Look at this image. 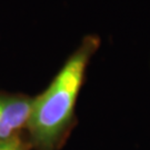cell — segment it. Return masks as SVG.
<instances>
[{
	"label": "cell",
	"instance_id": "1",
	"mask_svg": "<svg viewBox=\"0 0 150 150\" xmlns=\"http://www.w3.org/2000/svg\"><path fill=\"white\" fill-rule=\"evenodd\" d=\"M98 47L97 37L85 38L47 89L33 98L26 127L40 149H54L69 128L87 67Z\"/></svg>",
	"mask_w": 150,
	"mask_h": 150
},
{
	"label": "cell",
	"instance_id": "2",
	"mask_svg": "<svg viewBox=\"0 0 150 150\" xmlns=\"http://www.w3.org/2000/svg\"><path fill=\"white\" fill-rule=\"evenodd\" d=\"M33 98L0 93V145L27 126Z\"/></svg>",
	"mask_w": 150,
	"mask_h": 150
},
{
	"label": "cell",
	"instance_id": "3",
	"mask_svg": "<svg viewBox=\"0 0 150 150\" xmlns=\"http://www.w3.org/2000/svg\"><path fill=\"white\" fill-rule=\"evenodd\" d=\"M0 150H26V148L21 139L19 138V136H17L15 138L8 140L7 142L1 144Z\"/></svg>",
	"mask_w": 150,
	"mask_h": 150
}]
</instances>
